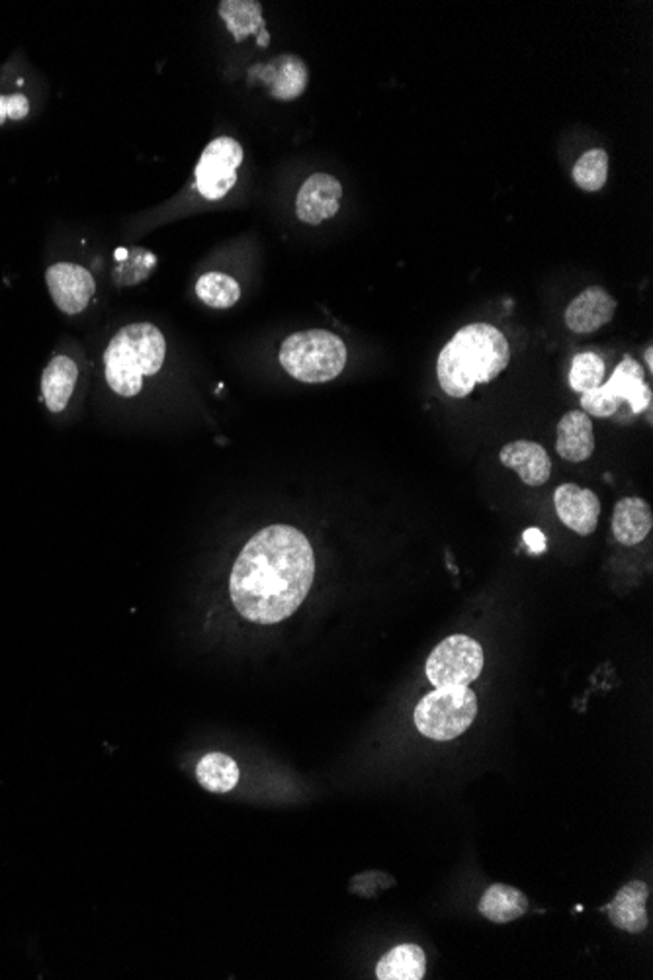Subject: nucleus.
Masks as SVG:
<instances>
[{
    "mask_svg": "<svg viewBox=\"0 0 653 980\" xmlns=\"http://www.w3.org/2000/svg\"><path fill=\"white\" fill-rule=\"evenodd\" d=\"M313 576L316 558L306 534L289 524H272L245 544L231 570L229 593L247 621L276 625L306 601Z\"/></svg>",
    "mask_w": 653,
    "mask_h": 980,
    "instance_id": "obj_1",
    "label": "nucleus"
},
{
    "mask_svg": "<svg viewBox=\"0 0 653 980\" xmlns=\"http://www.w3.org/2000/svg\"><path fill=\"white\" fill-rule=\"evenodd\" d=\"M511 361L503 333L489 323L462 327L440 351L437 376L450 398H467L476 383L494 382Z\"/></svg>",
    "mask_w": 653,
    "mask_h": 980,
    "instance_id": "obj_2",
    "label": "nucleus"
},
{
    "mask_svg": "<svg viewBox=\"0 0 653 980\" xmlns=\"http://www.w3.org/2000/svg\"><path fill=\"white\" fill-rule=\"evenodd\" d=\"M165 353V336L153 323L126 326L104 353L106 380L114 392L133 398L141 392L145 376L159 373Z\"/></svg>",
    "mask_w": 653,
    "mask_h": 980,
    "instance_id": "obj_3",
    "label": "nucleus"
},
{
    "mask_svg": "<svg viewBox=\"0 0 653 980\" xmlns=\"http://www.w3.org/2000/svg\"><path fill=\"white\" fill-rule=\"evenodd\" d=\"M281 365L298 382H331L345 370L346 346L323 329L299 331L282 343Z\"/></svg>",
    "mask_w": 653,
    "mask_h": 980,
    "instance_id": "obj_4",
    "label": "nucleus"
},
{
    "mask_svg": "<svg viewBox=\"0 0 653 980\" xmlns=\"http://www.w3.org/2000/svg\"><path fill=\"white\" fill-rule=\"evenodd\" d=\"M477 717V699L467 685L437 687L415 709V727L423 736L447 742L464 734Z\"/></svg>",
    "mask_w": 653,
    "mask_h": 980,
    "instance_id": "obj_5",
    "label": "nucleus"
},
{
    "mask_svg": "<svg viewBox=\"0 0 653 980\" xmlns=\"http://www.w3.org/2000/svg\"><path fill=\"white\" fill-rule=\"evenodd\" d=\"M484 670V650L466 635L449 636L427 660V680L435 687L470 685Z\"/></svg>",
    "mask_w": 653,
    "mask_h": 980,
    "instance_id": "obj_6",
    "label": "nucleus"
},
{
    "mask_svg": "<svg viewBox=\"0 0 653 980\" xmlns=\"http://www.w3.org/2000/svg\"><path fill=\"white\" fill-rule=\"evenodd\" d=\"M244 147L234 138H217L205 147L197 165L198 192L205 200H222L237 185Z\"/></svg>",
    "mask_w": 653,
    "mask_h": 980,
    "instance_id": "obj_7",
    "label": "nucleus"
},
{
    "mask_svg": "<svg viewBox=\"0 0 653 980\" xmlns=\"http://www.w3.org/2000/svg\"><path fill=\"white\" fill-rule=\"evenodd\" d=\"M47 288L57 308L63 314L75 316L81 314L94 296L93 274L71 262H57L46 272Z\"/></svg>",
    "mask_w": 653,
    "mask_h": 980,
    "instance_id": "obj_8",
    "label": "nucleus"
},
{
    "mask_svg": "<svg viewBox=\"0 0 653 980\" xmlns=\"http://www.w3.org/2000/svg\"><path fill=\"white\" fill-rule=\"evenodd\" d=\"M343 185L331 175L318 173L301 185L296 198V214L304 224L319 225L335 217L341 208Z\"/></svg>",
    "mask_w": 653,
    "mask_h": 980,
    "instance_id": "obj_9",
    "label": "nucleus"
},
{
    "mask_svg": "<svg viewBox=\"0 0 653 980\" xmlns=\"http://www.w3.org/2000/svg\"><path fill=\"white\" fill-rule=\"evenodd\" d=\"M554 505L561 523L570 527L571 531L587 536L597 529L601 501L595 492L575 484H563L554 494Z\"/></svg>",
    "mask_w": 653,
    "mask_h": 980,
    "instance_id": "obj_10",
    "label": "nucleus"
},
{
    "mask_svg": "<svg viewBox=\"0 0 653 980\" xmlns=\"http://www.w3.org/2000/svg\"><path fill=\"white\" fill-rule=\"evenodd\" d=\"M616 299L601 286L585 288L566 309V326L573 333L587 335L615 318Z\"/></svg>",
    "mask_w": 653,
    "mask_h": 980,
    "instance_id": "obj_11",
    "label": "nucleus"
},
{
    "mask_svg": "<svg viewBox=\"0 0 653 980\" xmlns=\"http://www.w3.org/2000/svg\"><path fill=\"white\" fill-rule=\"evenodd\" d=\"M252 75L261 76L269 84L276 101H294L308 88L309 73L306 63L298 56L274 57L271 63L252 69Z\"/></svg>",
    "mask_w": 653,
    "mask_h": 980,
    "instance_id": "obj_12",
    "label": "nucleus"
},
{
    "mask_svg": "<svg viewBox=\"0 0 653 980\" xmlns=\"http://www.w3.org/2000/svg\"><path fill=\"white\" fill-rule=\"evenodd\" d=\"M499 460L503 467L514 470L526 486H544L550 477V457L538 442L532 440L509 442L499 452Z\"/></svg>",
    "mask_w": 653,
    "mask_h": 980,
    "instance_id": "obj_13",
    "label": "nucleus"
},
{
    "mask_svg": "<svg viewBox=\"0 0 653 980\" xmlns=\"http://www.w3.org/2000/svg\"><path fill=\"white\" fill-rule=\"evenodd\" d=\"M603 388L620 408L622 403H628L634 415L644 413L652 405V390L645 383L644 370L632 356H626L625 361L616 366L610 380L603 382Z\"/></svg>",
    "mask_w": 653,
    "mask_h": 980,
    "instance_id": "obj_14",
    "label": "nucleus"
},
{
    "mask_svg": "<svg viewBox=\"0 0 653 980\" xmlns=\"http://www.w3.org/2000/svg\"><path fill=\"white\" fill-rule=\"evenodd\" d=\"M648 895L650 890L642 881L626 883L625 887L616 893L613 902L605 906L610 922L628 934H642L648 928V912H645Z\"/></svg>",
    "mask_w": 653,
    "mask_h": 980,
    "instance_id": "obj_15",
    "label": "nucleus"
},
{
    "mask_svg": "<svg viewBox=\"0 0 653 980\" xmlns=\"http://www.w3.org/2000/svg\"><path fill=\"white\" fill-rule=\"evenodd\" d=\"M556 450L563 460L583 462L595 452L593 421L585 411H568L558 423Z\"/></svg>",
    "mask_w": 653,
    "mask_h": 980,
    "instance_id": "obj_16",
    "label": "nucleus"
},
{
    "mask_svg": "<svg viewBox=\"0 0 653 980\" xmlns=\"http://www.w3.org/2000/svg\"><path fill=\"white\" fill-rule=\"evenodd\" d=\"M653 527L652 507L640 497H625L615 505L613 534L625 546L644 541Z\"/></svg>",
    "mask_w": 653,
    "mask_h": 980,
    "instance_id": "obj_17",
    "label": "nucleus"
},
{
    "mask_svg": "<svg viewBox=\"0 0 653 980\" xmlns=\"http://www.w3.org/2000/svg\"><path fill=\"white\" fill-rule=\"evenodd\" d=\"M79 368L69 356H56L44 370L41 376V392L47 410L51 413H61L75 390Z\"/></svg>",
    "mask_w": 653,
    "mask_h": 980,
    "instance_id": "obj_18",
    "label": "nucleus"
},
{
    "mask_svg": "<svg viewBox=\"0 0 653 980\" xmlns=\"http://www.w3.org/2000/svg\"><path fill=\"white\" fill-rule=\"evenodd\" d=\"M427 972V959L419 945L403 943L385 953L378 967L376 979L378 980H420Z\"/></svg>",
    "mask_w": 653,
    "mask_h": 980,
    "instance_id": "obj_19",
    "label": "nucleus"
},
{
    "mask_svg": "<svg viewBox=\"0 0 653 980\" xmlns=\"http://www.w3.org/2000/svg\"><path fill=\"white\" fill-rule=\"evenodd\" d=\"M477 908L479 914L486 916L487 920H491L495 924H507L523 918L524 912L529 910V898L524 897L519 888L497 883L487 888Z\"/></svg>",
    "mask_w": 653,
    "mask_h": 980,
    "instance_id": "obj_20",
    "label": "nucleus"
},
{
    "mask_svg": "<svg viewBox=\"0 0 653 980\" xmlns=\"http://www.w3.org/2000/svg\"><path fill=\"white\" fill-rule=\"evenodd\" d=\"M219 16L234 34L235 42H244L257 32H264L261 2L254 0H224L219 2Z\"/></svg>",
    "mask_w": 653,
    "mask_h": 980,
    "instance_id": "obj_21",
    "label": "nucleus"
},
{
    "mask_svg": "<svg viewBox=\"0 0 653 980\" xmlns=\"http://www.w3.org/2000/svg\"><path fill=\"white\" fill-rule=\"evenodd\" d=\"M197 777L210 793H229L239 783V767L234 757L207 754L198 761Z\"/></svg>",
    "mask_w": 653,
    "mask_h": 980,
    "instance_id": "obj_22",
    "label": "nucleus"
},
{
    "mask_svg": "<svg viewBox=\"0 0 653 980\" xmlns=\"http://www.w3.org/2000/svg\"><path fill=\"white\" fill-rule=\"evenodd\" d=\"M116 261H118V267L114 271V281L118 286H135L145 279H150L151 272L155 271V267H157V257L141 247L118 249Z\"/></svg>",
    "mask_w": 653,
    "mask_h": 980,
    "instance_id": "obj_23",
    "label": "nucleus"
},
{
    "mask_svg": "<svg viewBox=\"0 0 653 980\" xmlns=\"http://www.w3.org/2000/svg\"><path fill=\"white\" fill-rule=\"evenodd\" d=\"M198 298L205 306L215 309H227L241 298V288L235 279L224 272H205L197 284Z\"/></svg>",
    "mask_w": 653,
    "mask_h": 980,
    "instance_id": "obj_24",
    "label": "nucleus"
},
{
    "mask_svg": "<svg viewBox=\"0 0 653 980\" xmlns=\"http://www.w3.org/2000/svg\"><path fill=\"white\" fill-rule=\"evenodd\" d=\"M608 155L605 150H589L573 165V180L585 192H598L607 185Z\"/></svg>",
    "mask_w": 653,
    "mask_h": 980,
    "instance_id": "obj_25",
    "label": "nucleus"
},
{
    "mask_svg": "<svg viewBox=\"0 0 653 980\" xmlns=\"http://www.w3.org/2000/svg\"><path fill=\"white\" fill-rule=\"evenodd\" d=\"M605 380V363L595 353H581L573 358L570 370L571 390L585 393Z\"/></svg>",
    "mask_w": 653,
    "mask_h": 980,
    "instance_id": "obj_26",
    "label": "nucleus"
},
{
    "mask_svg": "<svg viewBox=\"0 0 653 980\" xmlns=\"http://www.w3.org/2000/svg\"><path fill=\"white\" fill-rule=\"evenodd\" d=\"M10 120H24L29 113L28 98L24 94H12L7 98Z\"/></svg>",
    "mask_w": 653,
    "mask_h": 980,
    "instance_id": "obj_27",
    "label": "nucleus"
},
{
    "mask_svg": "<svg viewBox=\"0 0 653 980\" xmlns=\"http://www.w3.org/2000/svg\"><path fill=\"white\" fill-rule=\"evenodd\" d=\"M524 544L531 548L534 554H542V552L546 551V536H544V532L541 529H526L524 531Z\"/></svg>",
    "mask_w": 653,
    "mask_h": 980,
    "instance_id": "obj_28",
    "label": "nucleus"
},
{
    "mask_svg": "<svg viewBox=\"0 0 653 980\" xmlns=\"http://www.w3.org/2000/svg\"><path fill=\"white\" fill-rule=\"evenodd\" d=\"M9 118V106H7V96H0V126L7 122Z\"/></svg>",
    "mask_w": 653,
    "mask_h": 980,
    "instance_id": "obj_29",
    "label": "nucleus"
},
{
    "mask_svg": "<svg viewBox=\"0 0 653 980\" xmlns=\"http://www.w3.org/2000/svg\"><path fill=\"white\" fill-rule=\"evenodd\" d=\"M645 363L652 368V346H648V351H645Z\"/></svg>",
    "mask_w": 653,
    "mask_h": 980,
    "instance_id": "obj_30",
    "label": "nucleus"
}]
</instances>
